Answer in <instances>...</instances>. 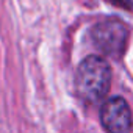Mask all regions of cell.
<instances>
[{
    "instance_id": "6da1fadb",
    "label": "cell",
    "mask_w": 133,
    "mask_h": 133,
    "mask_svg": "<svg viewBox=\"0 0 133 133\" xmlns=\"http://www.w3.org/2000/svg\"><path fill=\"white\" fill-rule=\"evenodd\" d=\"M111 86V69L110 64L96 55L85 58L75 74V89L78 97L89 103L96 105L102 102Z\"/></svg>"
},
{
    "instance_id": "7a4b0ae2",
    "label": "cell",
    "mask_w": 133,
    "mask_h": 133,
    "mask_svg": "<svg viewBox=\"0 0 133 133\" xmlns=\"http://www.w3.org/2000/svg\"><path fill=\"white\" fill-rule=\"evenodd\" d=\"M91 38L96 47L107 56L121 58L128 41V28L117 19L99 22L91 30Z\"/></svg>"
},
{
    "instance_id": "3957f363",
    "label": "cell",
    "mask_w": 133,
    "mask_h": 133,
    "mask_svg": "<svg viewBox=\"0 0 133 133\" xmlns=\"http://www.w3.org/2000/svg\"><path fill=\"white\" fill-rule=\"evenodd\" d=\"M100 122L105 130L124 133L131 128V111L122 97L108 99L100 110Z\"/></svg>"
}]
</instances>
